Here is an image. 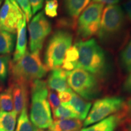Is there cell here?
Masks as SVG:
<instances>
[{
	"label": "cell",
	"instance_id": "obj_19",
	"mask_svg": "<svg viewBox=\"0 0 131 131\" xmlns=\"http://www.w3.org/2000/svg\"><path fill=\"white\" fill-rule=\"evenodd\" d=\"M16 38L15 34L0 30V54L9 55L12 53Z\"/></svg>",
	"mask_w": 131,
	"mask_h": 131
},
{
	"label": "cell",
	"instance_id": "obj_32",
	"mask_svg": "<svg viewBox=\"0 0 131 131\" xmlns=\"http://www.w3.org/2000/svg\"><path fill=\"white\" fill-rule=\"evenodd\" d=\"M124 116H127L129 119H131V98L125 103V106L123 109Z\"/></svg>",
	"mask_w": 131,
	"mask_h": 131
},
{
	"label": "cell",
	"instance_id": "obj_1",
	"mask_svg": "<svg viewBox=\"0 0 131 131\" xmlns=\"http://www.w3.org/2000/svg\"><path fill=\"white\" fill-rule=\"evenodd\" d=\"M48 69L41 59L40 52L27 51L19 60L10 61L9 74L10 81L30 85L33 81L43 78Z\"/></svg>",
	"mask_w": 131,
	"mask_h": 131
},
{
	"label": "cell",
	"instance_id": "obj_38",
	"mask_svg": "<svg viewBox=\"0 0 131 131\" xmlns=\"http://www.w3.org/2000/svg\"><path fill=\"white\" fill-rule=\"evenodd\" d=\"M0 89H1V85H0Z\"/></svg>",
	"mask_w": 131,
	"mask_h": 131
},
{
	"label": "cell",
	"instance_id": "obj_25",
	"mask_svg": "<svg viewBox=\"0 0 131 131\" xmlns=\"http://www.w3.org/2000/svg\"><path fill=\"white\" fill-rule=\"evenodd\" d=\"M10 57L9 55H0V80L4 81L9 72Z\"/></svg>",
	"mask_w": 131,
	"mask_h": 131
},
{
	"label": "cell",
	"instance_id": "obj_13",
	"mask_svg": "<svg viewBox=\"0 0 131 131\" xmlns=\"http://www.w3.org/2000/svg\"><path fill=\"white\" fill-rule=\"evenodd\" d=\"M67 72L68 71L61 68L52 70L47 78V87L58 93L69 89L67 81Z\"/></svg>",
	"mask_w": 131,
	"mask_h": 131
},
{
	"label": "cell",
	"instance_id": "obj_22",
	"mask_svg": "<svg viewBox=\"0 0 131 131\" xmlns=\"http://www.w3.org/2000/svg\"><path fill=\"white\" fill-rule=\"evenodd\" d=\"M37 129L29 118L27 106L23 109L18 119L15 131H37Z\"/></svg>",
	"mask_w": 131,
	"mask_h": 131
},
{
	"label": "cell",
	"instance_id": "obj_18",
	"mask_svg": "<svg viewBox=\"0 0 131 131\" xmlns=\"http://www.w3.org/2000/svg\"><path fill=\"white\" fill-rule=\"evenodd\" d=\"M79 51L76 45L71 46L66 52L62 68L66 71H72L78 68Z\"/></svg>",
	"mask_w": 131,
	"mask_h": 131
},
{
	"label": "cell",
	"instance_id": "obj_35",
	"mask_svg": "<svg viewBox=\"0 0 131 131\" xmlns=\"http://www.w3.org/2000/svg\"><path fill=\"white\" fill-rule=\"evenodd\" d=\"M3 1H4V0H0V7H1V4H2V3L3 2Z\"/></svg>",
	"mask_w": 131,
	"mask_h": 131
},
{
	"label": "cell",
	"instance_id": "obj_26",
	"mask_svg": "<svg viewBox=\"0 0 131 131\" xmlns=\"http://www.w3.org/2000/svg\"><path fill=\"white\" fill-rule=\"evenodd\" d=\"M58 8L57 0H47L45 7V14L50 18L56 17L58 15Z\"/></svg>",
	"mask_w": 131,
	"mask_h": 131
},
{
	"label": "cell",
	"instance_id": "obj_31",
	"mask_svg": "<svg viewBox=\"0 0 131 131\" xmlns=\"http://www.w3.org/2000/svg\"><path fill=\"white\" fill-rule=\"evenodd\" d=\"M123 88L124 92L131 94V71L123 83Z\"/></svg>",
	"mask_w": 131,
	"mask_h": 131
},
{
	"label": "cell",
	"instance_id": "obj_29",
	"mask_svg": "<svg viewBox=\"0 0 131 131\" xmlns=\"http://www.w3.org/2000/svg\"><path fill=\"white\" fill-rule=\"evenodd\" d=\"M72 93L73 91H72V89L70 88L66 90V91L58 93L59 98H60V100L61 102V103L64 104V103H67L69 102V101L70 100V98L72 97Z\"/></svg>",
	"mask_w": 131,
	"mask_h": 131
},
{
	"label": "cell",
	"instance_id": "obj_24",
	"mask_svg": "<svg viewBox=\"0 0 131 131\" xmlns=\"http://www.w3.org/2000/svg\"><path fill=\"white\" fill-rule=\"evenodd\" d=\"M53 118L55 120L65 119H78L77 115L70 110L69 108L64 106L60 105L56 109L53 111Z\"/></svg>",
	"mask_w": 131,
	"mask_h": 131
},
{
	"label": "cell",
	"instance_id": "obj_3",
	"mask_svg": "<svg viewBox=\"0 0 131 131\" xmlns=\"http://www.w3.org/2000/svg\"><path fill=\"white\" fill-rule=\"evenodd\" d=\"M75 45L79 51L78 68L83 69L96 76H101L107 72V56L95 39L80 41Z\"/></svg>",
	"mask_w": 131,
	"mask_h": 131
},
{
	"label": "cell",
	"instance_id": "obj_9",
	"mask_svg": "<svg viewBox=\"0 0 131 131\" xmlns=\"http://www.w3.org/2000/svg\"><path fill=\"white\" fill-rule=\"evenodd\" d=\"M29 47L31 52H40L44 42L52 30L51 23L46 17L43 11L33 18L29 24Z\"/></svg>",
	"mask_w": 131,
	"mask_h": 131
},
{
	"label": "cell",
	"instance_id": "obj_34",
	"mask_svg": "<svg viewBox=\"0 0 131 131\" xmlns=\"http://www.w3.org/2000/svg\"><path fill=\"white\" fill-rule=\"evenodd\" d=\"M124 8L127 14L128 15L129 17L131 19V0H127L126 2L124 3Z\"/></svg>",
	"mask_w": 131,
	"mask_h": 131
},
{
	"label": "cell",
	"instance_id": "obj_2",
	"mask_svg": "<svg viewBox=\"0 0 131 131\" xmlns=\"http://www.w3.org/2000/svg\"><path fill=\"white\" fill-rule=\"evenodd\" d=\"M30 121L38 129H48L53 123L50 105L47 100V83L37 80L30 84Z\"/></svg>",
	"mask_w": 131,
	"mask_h": 131
},
{
	"label": "cell",
	"instance_id": "obj_27",
	"mask_svg": "<svg viewBox=\"0 0 131 131\" xmlns=\"http://www.w3.org/2000/svg\"><path fill=\"white\" fill-rule=\"evenodd\" d=\"M25 15L26 21L29 23L32 18V12L29 0H15Z\"/></svg>",
	"mask_w": 131,
	"mask_h": 131
},
{
	"label": "cell",
	"instance_id": "obj_21",
	"mask_svg": "<svg viewBox=\"0 0 131 131\" xmlns=\"http://www.w3.org/2000/svg\"><path fill=\"white\" fill-rule=\"evenodd\" d=\"M0 109L3 112L14 111L12 89L10 86L0 93Z\"/></svg>",
	"mask_w": 131,
	"mask_h": 131
},
{
	"label": "cell",
	"instance_id": "obj_8",
	"mask_svg": "<svg viewBox=\"0 0 131 131\" xmlns=\"http://www.w3.org/2000/svg\"><path fill=\"white\" fill-rule=\"evenodd\" d=\"M125 103L123 98L118 96H111L98 100L94 103L83 125L88 126L100 122L114 113L123 110Z\"/></svg>",
	"mask_w": 131,
	"mask_h": 131
},
{
	"label": "cell",
	"instance_id": "obj_16",
	"mask_svg": "<svg viewBox=\"0 0 131 131\" xmlns=\"http://www.w3.org/2000/svg\"><path fill=\"white\" fill-rule=\"evenodd\" d=\"M83 124L79 119L55 120L47 131H80Z\"/></svg>",
	"mask_w": 131,
	"mask_h": 131
},
{
	"label": "cell",
	"instance_id": "obj_33",
	"mask_svg": "<svg viewBox=\"0 0 131 131\" xmlns=\"http://www.w3.org/2000/svg\"><path fill=\"white\" fill-rule=\"evenodd\" d=\"M94 3H100V4H108L110 5H115L118 3L121 0H92Z\"/></svg>",
	"mask_w": 131,
	"mask_h": 131
},
{
	"label": "cell",
	"instance_id": "obj_28",
	"mask_svg": "<svg viewBox=\"0 0 131 131\" xmlns=\"http://www.w3.org/2000/svg\"><path fill=\"white\" fill-rule=\"evenodd\" d=\"M47 100H48L49 105L52 108V111L56 109L60 105L61 101L59 98L58 92H57L52 91V90H50L48 91Z\"/></svg>",
	"mask_w": 131,
	"mask_h": 131
},
{
	"label": "cell",
	"instance_id": "obj_6",
	"mask_svg": "<svg viewBox=\"0 0 131 131\" xmlns=\"http://www.w3.org/2000/svg\"><path fill=\"white\" fill-rule=\"evenodd\" d=\"M102 14L98 37L102 42H108L122 30L125 18L122 9L117 5H108Z\"/></svg>",
	"mask_w": 131,
	"mask_h": 131
},
{
	"label": "cell",
	"instance_id": "obj_23",
	"mask_svg": "<svg viewBox=\"0 0 131 131\" xmlns=\"http://www.w3.org/2000/svg\"><path fill=\"white\" fill-rule=\"evenodd\" d=\"M120 64L123 69L127 72L131 71V39L121 52Z\"/></svg>",
	"mask_w": 131,
	"mask_h": 131
},
{
	"label": "cell",
	"instance_id": "obj_17",
	"mask_svg": "<svg viewBox=\"0 0 131 131\" xmlns=\"http://www.w3.org/2000/svg\"><path fill=\"white\" fill-rule=\"evenodd\" d=\"M91 0H64V9L69 16L77 18L86 9Z\"/></svg>",
	"mask_w": 131,
	"mask_h": 131
},
{
	"label": "cell",
	"instance_id": "obj_5",
	"mask_svg": "<svg viewBox=\"0 0 131 131\" xmlns=\"http://www.w3.org/2000/svg\"><path fill=\"white\" fill-rule=\"evenodd\" d=\"M67 81L70 89L84 99H93L100 91L96 77L81 68H78L68 72Z\"/></svg>",
	"mask_w": 131,
	"mask_h": 131
},
{
	"label": "cell",
	"instance_id": "obj_36",
	"mask_svg": "<svg viewBox=\"0 0 131 131\" xmlns=\"http://www.w3.org/2000/svg\"><path fill=\"white\" fill-rule=\"evenodd\" d=\"M37 131H45V130H44L43 129H37Z\"/></svg>",
	"mask_w": 131,
	"mask_h": 131
},
{
	"label": "cell",
	"instance_id": "obj_4",
	"mask_svg": "<svg viewBox=\"0 0 131 131\" xmlns=\"http://www.w3.org/2000/svg\"><path fill=\"white\" fill-rule=\"evenodd\" d=\"M72 35L64 30H57L49 39L45 53V63L48 70L60 68L66 52L71 47Z\"/></svg>",
	"mask_w": 131,
	"mask_h": 131
},
{
	"label": "cell",
	"instance_id": "obj_37",
	"mask_svg": "<svg viewBox=\"0 0 131 131\" xmlns=\"http://www.w3.org/2000/svg\"><path fill=\"white\" fill-rule=\"evenodd\" d=\"M129 131H131V126H130V127H129Z\"/></svg>",
	"mask_w": 131,
	"mask_h": 131
},
{
	"label": "cell",
	"instance_id": "obj_14",
	"mask_svg": "<svg viewBox=\"0 0 131 131\" xmlns=\"http://www.w3.org/2000/svg\"><path fill=\"white\" fill-rule=\"evenodd\" d=\"M61 104L72 111L77 115L78 118L81 121L86 118L91 107V103L84 100L83 98L73 92L69 102L64 104L61 103Z\"/></svg>",
	"mask_w": 131,
	"mask_h": 131
},
{
	"label": "cell",
	"instance_id": "obj_15",
	"mask_svg": "<svg viewBox=\"0 0 131 131\" xmlns=\"http://www.w3.org/2000/svg\"><path fill=\"white\" fill-rule=\"evenodd\" d=\"M124 117V113H117L106 118L94 125L81 129L80 131H114Z\"/></svg>",
	"mask_w": 131,
	"mask_h": 131
},
{
	"label": "cell",
	"instance_id": "obj_11",
	"mask_svg": "<svg viewBox=\"0 0 131 131\" xmlns=\"http://www.w3.org/2000/svg\"><path fill=\"white\" fill-rule=\"evenodd\" d=\"M9 86L12 92L14 104V111L19 115L25 107L27 106L29 101V85L19 82L10 81Z\"/></svg>",
	"mask_w": 131,
	"mask_h": 131
},
{
	"label": "cell",
	"instance_id": "obj_20",
	"mask_svg": "<svg viewBox=\"0 0 131 131\" xmlns=\"http://www.w3.org/2000/svg\"><path fill=\"white\" fill-rule=\"evenodd\" d=\"M17 115L15 111H0V131H14Z\"/></svg>",
	"mask_w": 131,
	"mask_h": 131
},
{
	"label": "cell",
	"instance_id": "obj_30",
	"mask_svg": "<svg viewBox=\"0 0 131 131\" xmlns=\"http://www.w3.org/2000/svg\"><path fill=\"white\" fill-rule=\"evenodd\" d=\"M32 9V15L37 14L43 6L44 0H29Z\"/></svg>",
	"mask_w": 131,
	"mask_h": 131
},
{
	"label": "cell",
	"instance_id": "obj_12",
	"mask_svg": "<svg viewBox=\"0 0 131 131\" xmlns=\"http://www.w3.org/2000/svg\"><path fill=\"white\" fill-rule=\"evenodd\" d=\"M16 33V44L12 62L19 60L27 52V30L25 15L18 23Z\"/></svg>",
	"mask_w": 131,
	"mask_h": 131
},
{
	"label": "cell",
	"instance_id": "obj_7",
	"mask_svg": "<svg viewBox=\"0 0 131 131\" xmlns=\"http://www.w3.org/2000/svg\"><path fill=\"white\" fill-rule=\"evenodd\" d=\"M103 7V4L92 3L80 14L77 24V33L80 37L87 39L98 34Z\"/></svg>",
	"mask_w": 131,
	"mask_h": 131
},
{
	"label": "cell",
	"instance_id": "obj_10",
	"mask_svg": "<svg viewBox=\"0 0 131 131\" xmlns=\"http://www.w3.org/2000/svg\"><path fill=\"white\" fill-rule=\"evenodd\" d=\"M24 14L15 0H5L0 9V30L15 34Z\"/></svg>",
	"mask_w": 131,
	"mask_h": 131
}]
</instances>
